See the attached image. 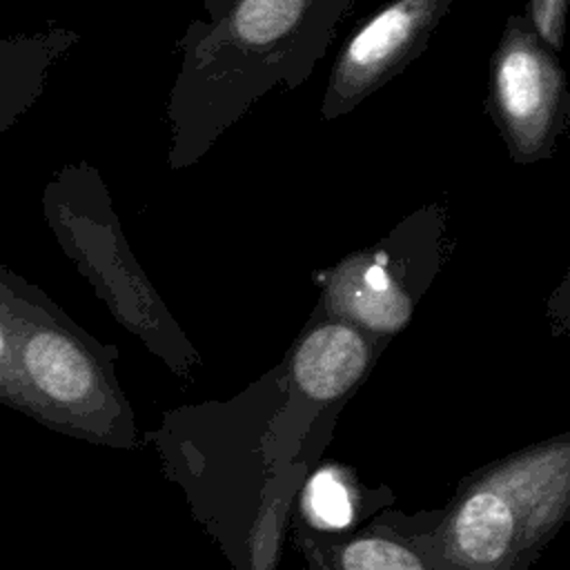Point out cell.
Segmentation results:
<instances>
[{
	"label": "cell",
	"mask_w": 570,
	"mask_h": 570,
	"mask_svg": "<svg viewBox=\"0 0 570 570\" xmlns=\"http://www.w3.org/2000/svg\"><path fill=\"white\" fill-rule=\"evenodd\" d=\"M354 0H232L191 20L176 40L180 62L167 96V163L196 165L274 87L298 89L325 56Z\"/></svg>",
	"instance_id": "cell-1"
},
{
	"label": "cell",
	"mask_w": 570,
	"mask_h": 570,
	"mask_svg": "<svg viewBox=\"0 0 570 570\" xmlns=\"http://www.w3.org/2000/svg\"><path fill=\"white\" fill-rule=\"evenodd\" d=\"M114 358V347L98 343L27 283L13 312L18 412L62 434L127 448L131 412L116 383Z\"/></svg>",
	"instance_id": "cell-2"
},
{
	"label": "cell",
	"mask_w": 570,
	"mask_h": 570,
	"mask_svg": "<svg viewBox=\"0 0 570 570\" xmlns=\"http://www.w3.org/2000/svg\"><path fill=\"white\" fill-rule=\"evenodd\" d=\"M42 209L58 245L125 330L178 372L198 363L196 350L134 256L96 167L65 165L47 185Z\"/></svg>",
	"instance_id": "cell-3"
},
{
	"label": "cell",
	"mask_w": 570,
	"mask_h": 570,
	"mask_svg": "<svg viewBox=\"0 0 570 570\" xmlns=\"http://www.w3.org/2000/svg\"><path fill=\"white\" fill-rule=\"evenodd\" d=\"M448 207L425 203L381 240L314 274L318 309L385 341L405 330L445 261Z\"/></svg>",
	"instance_id": "cell-4"
},
{
	"label": "cell",
	"mask_w": 570,
	"mask_h": 570,
	"mask_svg": "<svg viewBox=\"0 0 570 570\" xmlns=\"http://www.w3.org/2000/svg\"><path fill=\"white\" fill-rule=\"evenodd\" d=\"M485 109L517 165L554 156L570 120L561 60L532 31L523 13H510L488 67Z\"/></svg>",
	"instance_id": "cell-5"
},
{
	"label": "cell",
	"mask_w": 570,
	"mask_h": 570,
	"mask_svg": "<svg viewBox=\"0 0 570 570\" xmlns=\"http://www.w3.org/2000/svg\"><path fill=\"white\" fill-rule=\"evenodd\" d=\"M452 0H390L338 51L321 98V118L336 120L396 78L430 45Z\"/></svg>",
	"instance_id": "cell-6"
},
{
	"label": "cell",
	"mask_w": 570,
	"mask_h": 570,
	"mask_svg": "<svg viewBox=\"0 0 570 570\" xmlns=\"http://www.w3.org/2000/svg\"><path fill=\"white\" fill-rule=\"evenodd\" d=\"M381 343L316 307L287 356L289 381L301 396L332 403L367 374Z\"/></svg>",
	"instance_id": "cell-7"
},
{
	"label": "cell",
	"mask_w": 570,
	"mask_h": 570,
	"mask_svg": "<svg viewBox=\"0 0 570 570\" xmlns=\"http://www.w3.org/2000/svg\"><path fill=\"white\" fill-rule=\"evenodd\" d=\"M519 534L521 514L494 479L476 483L448 521L452 554L474 570L501 568L517 552Z\"/></svg>",
	"instance_id": "cell-8"
},
{
	"label": "cell",
	"mask_w": 570,
	"mask_h": 570,
	"mask_svg": "<svg viewBox=\"0 0 570 570\" xmlns=\"http://www.w3.org/2000/svg\"><path fill=\"white\" fill-rule=\"evenodd\" d=\"M557 450L521 459L514 465L497 470L492 476L514 501L521 519H525L528 543L534 539V530H548L566 508L568 448H563L554 461Z\"/></svg>",
	"instance_id": "cell-9"
},
{
	"label": "cell",
	"mask_w": 570,
	"mask_h": 570,
	"mask_svg": "<svg viewBox=\"0 0 570 570\" xmlns=\"http://www.w3.org/2000/svg\"><path fill=\"white\" fill-rule=\"evenodd\" d=\"M341 570H425L423 561L407 546L383 539L363 537L338 550Z\"/></svg>",
	"instance_id": "cell-10"
},
{
	"label": "cell",
	"mask_w": 570,
	"mask_h": 570,
	"mask_svg": "<svg viewBox=\"0 0 570 570\" xmlns=\"http://www.w3.org/2000/svg\"><path fill=\"white\" fill-rule=\"evenodd\" d=\"M305 510L321 528H345L354 517V501L347 483L332 468L321 470L307 483Z\"/></svg>",
	"instance_id": "cell-11"
},
{
	"label": "cell",
	"mask_w": 570,
	"mask_h": 570,
	"mask_svg": "<svg viewBox=\"0 0 570 570\" xmlns=\"http://www.w3.org/2000/svg\"><path fill=\"white\" fill-rule=\"evenodd\" d=\"M27 283V278L0 265V405L11 410L20 407L13 376V312Z\"/></svg>",
	"instance_id": "cell-12"
},
{
	"label": "cell",
	"mask_w": 570,
	"mask_h": 570,
	"mask_svg": "<svg viewBox=\"0 0 570 570\" xmlns=\"http://www.w3.org/2000/svg\"><path fill=\"white\" fill-rule=\"evenodd\" d=\"M521 13L539 40L559 56L566 45L568 0H528Z\"/></svg>",
	"instance_id": "cell-13"
},
{
	"label": "cell",
	"mask_w": 570,
	"mask_h": 570,
	"mask_svg": "<svg viewBox=\"0 0 570 570\" xmlns=\"http://www.w3.org/2000/svg\"><path fill=\"white\" fill-rule=\"evenodd\" d=\"M229 2H232V0H203V9H205V13H207V20L218 18V16L227 9Z\"/></svg>",
	"instance_id": "cell-14"
}]
</instances>
